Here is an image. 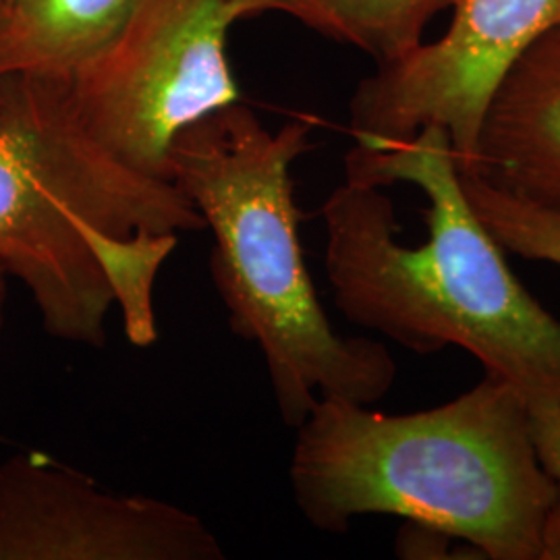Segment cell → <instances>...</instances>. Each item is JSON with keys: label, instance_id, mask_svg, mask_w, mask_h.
I'll use <instances>...</instances> for the list:
<instances>
[{"label": "cell", "instance_id": "cell-1", "mask_svg": "<svg viewBox=\"0 0 560 560\" xmlns=\"http://www.w3.org/2000/svg\"><path fill=\"white\" fill-rule=\"evenodd\" d=\"M322 221L326 277L347 320L418 355L460 347L529 411L560 402V318L474 212L444 129L381 150L353 145Z\"/></svg>", "mask_w": 560, "mask_h": 560}, {"label": "cell", "instance_id": "cell-2", "mask_svg": "<svg viewBox=\"0 0 560 560\" xmlns=\"http://www.w3.org/2000/svg\"><path fill=\"white\" fill-rule=\"evenodd\" d=\"M206 231L168 179L133 171L83 127L65 81H0V264L52 339L102 349L117 307L136 347L159 340L154 287L183 233Z\"/></svg>", "mask_w": 560, "mask_h": 560}, {"label": "cell", "instance_id": "cell-3", "mask_svg": "<svg viewBox=\"0 0 560 560\" xmlns=\"http://www.w3.org/2000/svg\"><path fill=\"white\" fill-rule=\"evenodd\" d=\"M289 480L303 517L326 534L393 515L434 525L490 560H538L559 488L536 457L525 400L488 372L457 399L416 413L322 397L298 428Z\"/></svg>", "mask_w": 560, "mask_h": 560}, {"label": "cell", "instance_id": "cell-4", "mask_svg": "<svg viewBox=\"0 0 560 560\" xmlns=\"http://www.w3.org/2000/svg\"><path fill=\"white\" fill-rule=\"evenodd\" d=\"M314 122L268 129L243 102L183 129L168 177L214 237L210 277L233 332L260 347L280 418L300 428L322 397L372 405L397 381L381 340L340 337L303 260L293 164Z\"/></svg>", "mask_w": 560, "mask_h": 560}, {"label": "cell", "instance_id": "cell-5", "mask_svg": "<svg viewBox=\"0 0 560 560\" xmlns=\"http://www.w3.org/2000/svg\"><path fill=\"white\" fill-rule=\"evenodd\" d=\"M233 0H136L117 36L67 83L90 136L133 171L168 179L183 129L241 101L226 55Z\"/></svg>", "mask_w": 560, "mask_h": 560}, {"label": "cell", "instance_id": "cell-6", "mask_svg": "<svg viewBox=\"0 0 560 560\" xmlns=\"http://www.w3.org/2000/svg\"><path fill=\"white\" fill-rule=\"evenodd\" d=\"M439 40L376 65L349 102V133L361 150L441 127L460 171L474 159L481 120L504 73L560 23V0H455Z\"/></svg>", "mask_w": 560, "mask_h": 560}, {"label": "cell", "instance_id": "cell-7", "mask_svg": "<svg viewBox=\"0 0 560 560\" xmlns=\"http://www.w3.org/2000/svg\"><path fill=\"white\" fill-rule=\"evenodd\" d=\"M214 532L175 502L117 494L44 455L0 463V560H222Z\"/></svg>", "mask_w": 560, "mask_h": 560}, {"label": "cell", "instance_id": "cell-8", "mask_svg": "<svg viewBox=\"0 0 560 560\" xmlns=\"http://www.w3.org/2000/svg\"><path fill=\"white\" fill-rule=\"evenodd\" d=\"M463 173L521 200L560 208V23L504 73Z\"/></svg>", "mask_w": 560, "mask_h": 560}, {"label": "cell", "instance_id": "cell-9", "mask_svg": "<svg viewBox=\"0 0 560 560\" xmlns=\"http://www.w3.org/2000/svg\"><path fill=\"white\" fill-rule=\"evenodd\" d=\"M136 0H2L0 78L69 81L117 36Z\"/></svg>", "mask_w": 560, "mask_h": 560}, {"label": "cell", "instance_id": "cell-10", "mask_svg": "<svg viewBox=\"0 0 560 560\" xmlns=\"http://www.w3.org/2000/svg\"><path fill=\"white\" fill-rule=\"evenodd\" d=\"M241 20L284 13L324 38L358 48L376 65L411 52L455 0H233Z\"/></svg>", "mask_w": 560, "mask_h": 560}, {"label": "cell", "instance_id": "cell-11", "mask_svg": "<svg viewBox=\"0 0 560 560\" xmlns=\"http://www.w3.org/2000/svg\"><path fill=\"white\" fill-rule=\"evenodd\" d=\"M459 173L474 212L504 252L560 266V208L521 200L471 173Z\"/></svg>", "mask_w": 560, "mask_h": 560}, {"label": "cell", "instance_id": "cell-12", "mask_svg": "<svg viewBox=\"0 0 560 560\" xmlns=\"http://www.w3.org/2000/svg\"><path fill=\"white\" fill-rule=\"evenodd\" d=\"M453 536L442 532L434 525L418 523V521H405L399 529V536L395 541V552L400 559L413 560H441L455 559L453 552H459L453 548Z\"/></svg>", "mask_w": 560, "mask_h": 560}, {"label": "cell", "instance_id": "cell-13", "mask_svg": "<svg viewBox=\"0 0 560 560\" xmlns=\"http://www.w3.org/2000/svg\"><path fill=\"white\" fill-rule=\"evenodd\" d=\"M529 423L541 469L560 483V402L529 411Z\"/></svg>", "mask_w": 560, "mask_h": 560}, {"label": "cell", "instance_id": "cell-14", "mask_svg": "<svg viewBox=\"0 0 560 560\" xmlns=\"http://www.w3.org/2000/svg\"><path fill=\"white\" fill-rule=\"evenodd\" d=\"M538 560H560V483L541 521Z\"/></svg>", "mask_w": 560, "mask_h": 560}, {"label": "cell", "instance_id": "cell-15", "mask_svg": "<svg viewBox=\"0 0 560 560\" xmlns=\"http://www.w3.org/2000/svg\"><path fill=\"white\" fill-rule=\"evenodd\" d=\"M9 272L4 270V266L0 264V335H2V326H4V314H7V298H9Z\"/></svg>", "mask_w": 560, "mask_h": 560}, {"label": "cell", "instance_id": "cell-16", "mask_svg": "<svg viewBox=\"0 0 560 560\" xmlns=\"http://www.w3.org/2000/svg\"><path fill=\"white\" fill-rule=\"evenodd\" d=\"M0 81H2V78H0Z\"/></svg>", "mask_w": 560, "mask_h": 560}, {"label": "cell", "instance_id": "cell-17", "mask_svg": "<svg viewBox=\"0 0 560 560\" xmlns=\"http://www.w3.org/2000/svg\"><path fill=\"white\" fill-rule=\"evenodd\" d=\"M0 2H2V0H0Z\"/></svg>", "mask_w": 560, "mask_h": 560}]
</instances>
